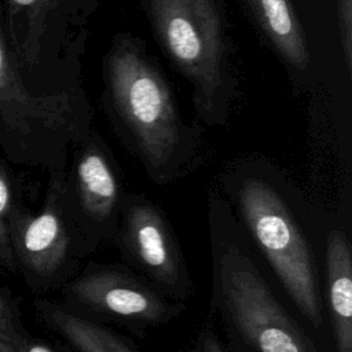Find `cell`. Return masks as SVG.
<instances>
[{
	"label": "cell",
	"mask_w": 352,
	"mask_h": 352,
	"mask_svg": "<svg viewBox=\"0 0 352 352\" xmlns=\"http://www.w3.org/2000/svg\"><path fill=\"white\" fill-rule=\"evenodd\" d=\"M103 81L109 118L148 177L168 184L186 173L198 157L201 131L183 121L166 78L140 38L121 33L111 40Z\"/></svg>",
	"instance_id": "6da1fadb"
},
{
	"label": "cell",
	"mask_w": 352,
	"mask_h": 352,
	"mask_svg": "<svg viewBox=\"0 0 352 352\" xmlns=\"http://www.w3.org/2000/svg\"><path fill=\"white\" fill-rule=\"evenodd\" d=\"M164 54L192 87L198 117L226 125L236 96L228 23L220 0H143Z\"/></svg>",
	"instance_id": "7a4b0ae2"
},
{
	"label": "cell",
	"mask_w": 352,
	"mask_h": 352,
	"mask_svg": "<svg viewBox=\"0 0 352 352\" xmlns=\"http://www.w3.org/2000/svg\"><path fill=\"white\" fill-rule=\"evenodd\" d=\"M91 121L81 87L54 95L29 91L7 44L0 10V150L6 160L48 173L66 169L73 146L92 131Z\"/></svg>",
	"instance_id": "3957f363"
},
{
	"label": "cell",
	"mask_w": 352,
	"mask_h": 352,
	"mask_svg": "<svg viewBox=\"0 0 352 352\" xmlns=\"http://www.w3.org/2000/svg\"><path fill=\"white\" fill-rule=\"evenodd\" d=\"M98 0H0L7 44L34 95L80 87L78 60Z\"/></svg>",
	"instance_id": "277c9868"
},
{
	"label": "cell",
	"mask_w": 352,
	"mask_h": 352,
	"mask_svg": "<svg viewBox=\"0 0 352 352\" xmlns=\"http://www.w3.org/2000/svg\"><path fill=\"white\" fill-rule=\"evenodd\" d=\"M245 226L300 312L319 329L323 302L312 252L280 195L257 177L245 179L236 191Z\"/></svg>",
	"instance_id": "5b68a950"
},
{
	"label": "cell",
	"mask_w": 352,
	"mask_h": 352,
	"mask_svg": "<svg viewBox=\"0 0 352 352\" xmlns=\"http://www.w3.org/2000/svg\"><path fill=\"white\" fill-rule=\"evenodd\" d=\"M216 287L224 314L258 352H318L275 298L254 263L235 245L219 253Z\"/></svg>",
	"instance_id": "8992f818"
},
{
	"label": "cell",
	"mask_w": 352,
	"mask_h": 352,
	"mask_svg": "<svg viewBox=\"0 0 352 352\" xmlns=\"http://www.w3.org/2000/svg\"><path fill=\"white\" fill-rule=\"evenodd\" d=\"M65 173L66 169L50 173L38 213H32L21 201L10 214L8 231L16 271L34 293L63 282L72 271L73 258L85 253L66 206Z\"/></svg>",
	"instance_id": "52a82bcc"
},
{
	"label": "cell",
	"mask_w": 352,
	"mask_h": 352,
	"mask_svg": "<svg viewBox=\"0 0 352 352\" xmlns=\"http://www.w3.org/2000/svg\"><path fill=\"white\" fill-rule=\"evenodd\" d=\"M65 173V201L87 253L118 232L124 194L113 157L91 131L72 148Z\"/></svg>",
	"instance_id": "ba28073f"
},
{
	"label": "cell",
	"mask_w": 352,
	"mask_h": 352,
	"mask_svg": "<svg viewBox=\"0 0 352 352\" xmlns=\"http://www.w3.org/2000/svg\"><path fill=\"white\" fill-rule=\"evenodd\" d=\"M69 309L144 329L170 320L183 309L142 278L110 267H91L63 286Z\"/></svg>",
	"instance_id": "9c48e42d"
},
{
	"label": "cell",
	"mask_w": 352,
	"mask_h": 352,
	"mask_svg": "<svg viewBox=\"0 0 352 352\" xmlns=\"http://www.w3.org/2000/svg\"><path fill=\"white\" fill-rule=\"evenodd\" d=\"M121 248L125 257L151 283L173 298H186L191 280L177 239L162 212L139 194L121 204Z\"/></svg>",
	"instance_id": "30bf717a"
},
{
	"label": "cell",
	"mask_w": 352,
	"mask_h": 352,
	"mask_svg": "<svg viewBox=\"0 0 352 352\" xmlns=\"http://www.w3.org/2000/svg\"><path fill=\"white\" fill-rule=\"evenodd\" d=\"M326 289L337 352H352V253L346 234L326 238Z\"/></svg>",
	"instance_id": "8fae6325"
},
{
	"label": "cell",
	"mask_w": 352,
	"mask_h": 352,
	"mask_svg": "<svg viewBox=\"0 0 352 352\" xmlns=\"http://www.w3.org/2000/svg\"><path fill=\"white\" fill-rule=\"evenodd\" d=\"M245 3L278 55L292 69L305 72L311 54L292 0H245Z\"/></svg>",
	"instance_id": "7c38bea8"
},
{
	"label": "cell",
	"mask_w": 352,
	"mask_h": 352,
	"mask_svg": "<svg viewBox=\"0 0 352 352\" xmlns=\"http://www.w3.org/2000/svg\"><path fill=\"white\" fill-rule=\"evenodd\" d=\"M33 305L40 320L77 352H136L113 331L63 305L44 298H34Z\"/></svg>",
	"instance_id": "4fadbf2b"
},
{
	"label": "cell",
	"mask_w": 352,
	"mask_h": 352,
	"mask_svg": "<svg viewBox=\"0 0 352 352\" xmlns=\"http://www.w3.org/2000/svg\"><path fill=\"white\" fill-rule=\"evenodd\" d=\"M22 201L19 182L4 158L0 157V268L18 274L10 241L8 220L12 209Z\"/></svg>",
	"instance_id": "5bb4252c"
},
{
	"label": "cell",
	"mask_w": 352,
	"mask_h": 352,
	"mask_svg": "<svg viewBox=\"0 0 352 352\" xmlns=\"http://www.w3.org/2000/svg\"><path fill=\"white\" fill-rule=\"evenodd\" d=\"M342 56L348 72L352 70V0H336Z\"/></svg>",
	"instance_id": "9a60e30c"
},
{
	"label": "cell",
	"mask_w": 352,
	"mask_h": 352,
	"mask_svg": "<svg viewBox=\"0 0 352 352\" xmlns=\"http://www.w3.org/2000/svg\"><path fill=\"white\" fill-rule=\"evenodd\" d=\"M19 319L16 300L11 290L0 285V331Z\"/></svg>",
	"instance_id": "2e32d148"
},
{
	"label": "cell",
	"mask_w": 352,
	"mask_h": 352,
	"mask_svg": "<svg viewBox=\"0 0 352 352\" xmlns=\"http://www.w3.org/2000/svg\"><path fill=\"white\" fill-rule=\"evenodd\" d=\"M14 340H15V346L18 352H55L51 346H48L41 340L32 338L29 334H26L22 326L15 331Z\"/></svg>",
	"instance_id": "e0dca14e"
},
{
	"label": "cell",
	"mask_w": 352,
	"mask_h": 352,
	"mask_svg": "<svg viewBox=\"0 0 352 352\" xmlns=\"http://www.w3.org/2000/svg\"><path fill=\"white\" fill-rule=\"evenodd\" d=\"M195 352H226L212 331H204L197 342Z\"/></svg>",
	"instance_id": "ac0fdd59"
}]
</instances>
